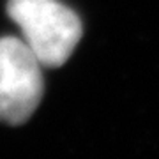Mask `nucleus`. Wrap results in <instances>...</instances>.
Segmentation results:
<instances>
[{
    "label": "nucleus",
    "instance_id": "nucleus-1",
    "mask_svg": "<svg viewBox=\"0 0 159 159\" xmlns=\"http://www.w3.org/2000/svg\"><path fill=\"white\" fill-rule=\"evenodd\" d=\"M7 14L43 67H60L81 39L78 14L58 0H9Z\"/></svg>",
    "mask_w": 159,
    "mask_h": 159
},
{
    "label": "nucleus",
    "instance_id": "nucleus-2",
    "mask_svg": "<svg viewBox=\"0 0 159 159\" xmlns=\"http://www.w3.org/2000/svg\"><path fill=\"white\" fill-rule=\"evenodd\" d=\"M41 67L23 39H0V122L20 125L34 115L44 90Z\"/></svg>",
    "mask_w": 159,
    "mask_h": 159
}]
</instances>
